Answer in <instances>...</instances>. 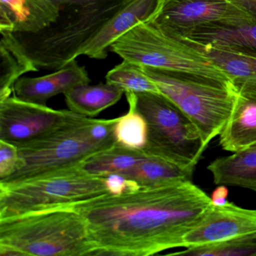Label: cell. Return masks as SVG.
I'll use <instances>...</instances> for the list:
<instances>
[{
  "instance_id": "8fae6325",
  "label": "cell",
  "mask_w": 256,
  "mask_h": 256,
  "mask_svg": "<svg viewBox=\"0 0 256 256\" xmlns=\"http://www.w3.org/2000/svg\"><path fill=\"white\" fill-rule=\"evenodd\" d=\"M256 233V210L228 202L211 204L197 224L184 236V248L202 246Z\"/></svg>"
},
{
  "instance_id": "9c48e42d",
  "label": "cell",
  "mask_w": 256,
  "mask_h": 256,
  "mask_svg": "<svg viewBox=\"0 0 256 256\" xmlns=\"http://www.w3.org/2000/svg\"><path fill=\"white\" fill-rule=\"evenodd\" d=\"M254 22L256 18L228 0H160L148 23L180 41L202 26H238Z\"/></svg>"
},
{
  "instance_id": "83f0119b",
  "label": "cell",
  "mask_w": 256,
  "mask_h": 256,
  "mask_svg": "<svg viewBox=\"0 0 256 256\" xmlns=\"http://www.w3.org/2000/svg\"><path fill=\"white\" fill-rule=\"evenodd\" d=\"M228 190L227 186L218 185V186L212 192L210 197L211 202L212 204L216 206L226 204L228 202Z\"/></svg>"
},
{
  "instance_id": "6da1fadb",
  "label": "cell",
  "mask_w": 256,
  "mask_h": 256,
  "mask_svg": "<svg viewBox=\"0 0 256 256\" xmlns=\"http://www.w3.org/2000/svg\"><path fill=\"white\" fill-rule=\"evenodd\" d=\"M211 204L202 188L184 181L70 206L86 220L96 256H148L184 247V236Z\"/></svg>"
},
{
  "instance_id": "3957f363",
  "label": "cell",
  "mask_w": 256,
  "mask_h": 256,
  "mask_svg": "<svg viewBox=\"0 0 256 256\" xmlns=\"http://www.w3.org/2000/svg\"><path fill=\"white\" fill-rule=\"evenodd\" d=\"M1 256H96L84 217L56 206L0 218Z\"/></svg>"
},
{
  "instance_id": "4fadbf2b",
  "label": "cell",
  "mask_w": 256,
  "mask_h": 256,
  "mask_svg": "<svg viewBox=\"0 0 256 256\" xmlns=\"http://www.w3.org/2000/svg\"><path fill=\"white\" fill-rule=\"evenodd\" d=\"M160 4V0H131L122 7L84 48L80 56L91 59L107 58L112 44L140 22H148Z\"/></svg>"
},
{
  "instance_id": "d6986e66",
  "label": "cell",
  "mask_w": 256,
  "mask_h": 256,
  "mask_svg": "<svg viewBox=\"0 0 256 256\" xmlns=\"http://www.w3.org/2000/svg\"><path fill=\"white\" fill-rule=\"evenodd\" d=\"M124 92L108 83L97 85L80 84L64 95L68 110L88 118H94L116 104Z\"/></svg>"
},
{
  "instance_id": "4dcf8cb0",
  "label": "cell",
  "mask_w": 256,
  "mask_h": 256,
  "mask_svg": "<svg viewBox=\"0 0 256 256\" xmlns=\"http://www.w3.org/2000/svg\"></svg>"
},
{
  "instance_id": "44dd1931",
  "label": "cell",
  "mask_w": 256,
  "mask_h": 256,
  "mask_svg": "<svg viewBox=\"0 0 256 256\" xmlns=\"http://www.w3.org/2000/svg\"><path fill=\"white\" fill-rule=\"evenodd\" d=\"M193 173L192 170H186L170 162L149 155L124 176L134 180L142 187H146L192 181Z\"/></svg>"
},
{
  "instance_id": "ffe728a7",
  "label": "cell",
  "mask_w": 256,
  "mask_h": 256,
  "mask_svg": "<svg viewBox=\"0 0 256 256\" xmlns=\"http://www.w3.org/2000/svg\"><path fill=\"white\" fill-rule=\"evenodd\" d=\"M149 156L140 150H132L116 144L114 146L90 157L79 164L90 174L104 176L110 174L124 175Z\"/></svg>"
},
{
  "instance_id": "8992f818",
  "label": "cell",
  "mask_w": 256,
  "mask_h": 256,
  "mask_svg": "<svg viewBox=\"0 0 256 256\" xmlns=\"http://www.w3.org/2000/svg\"><path fill=\"white\" fill-rule=\"evenodd\" d=\"M110 52L144 67L232 84L202 50L166 35L148 22L138 24L116 40Z\"/></svg>"
},
{
  "instance_id": "9a60e30c",
  "label": "cell",
  "mask_w": 256,
  "mask_h": 256,
  "mask_svg": "<svg viewBox=\"0 0 256 256\" xmlns=\"http://www.w3.org/2000/svg\"><path fill=\"white\" fill-rule=\"evenodd\" d=\"M180 41L198 47H212L256 56V22L238 26H205Z\"/></svg>"
},
{
  "instance_id": "5bb4252c",
  "label": "cell",
  "mask_w": 256,
  "mask_h": 256,
  "mask_svg": "<svg viewBox=\"0 0 256 256\" xmlns=\"http://www.w3.org/2000/svg\"><path fill=\"white\" fill-rule=\"evenodd\" d=\"M60 10L50 0H0V32H40L56 22Z\"/></svg>"
},
{
  "instance_id": "5b68a950",
  "label": "cell",
  "mask_w": 256,
  "mask_h": 256,
  "mask_svg": "<svg viewBox=\"0 0 256 256\" xmlns=\"http://www.w3.org/2000/svg\"><path fill=\"white\" fill-rule=\"evenodd\" d=\"M125 94L128 104L142 114L148 124L144 150L194 172L206 149L194 122L162 94Z\"/></svg>"
},
{
  "instance_id": "ba28073f",
  "label": "cell",
  "mask_w": 256,
  "mask_h": 256,
  "mask_svg": "<svg viewBox=\"0 0 256 256\" xmlns=\"http://www.w3.org/2000/svg\"><path fill=\"white\" fill-rule=\"evenodd\" d=\"M144 70L161 94L194 122L208 148L236 104L238 92L233 85L148 67Z\"/></svg>"
},
{
  "instance_id": "30bf717a",
  "label": "cell",
  "mask_w": 256,
  "mask_h": 256,
  "mask_svg": "<svg viewBox=\"0 0 256 256\" xmlns=\"http://www.w3.org/2000/svg\"><path fill=\"white\" fill-rule=\"evenodd\" d=\"M79 116L70 110H56L10 96L0 101V140L16 145L25 143Z\"/></svg>"
},
{
  "instance_id": "277c9868",
  "label": "cell",
  "mask_w": 256,
  "mask_h": 256,
  "mask_svg": "<svg viewBox=\"0 0 256 256\" xmlns=\"http://www.w3.org/2000/svg\"><path fill=\"white\" fill-rule=\"evenodd\" d=\"M116 120L118 118L94 119L80 115L46 134L16 145L19 154L17 169L0 182H20L79 166L90 157L116 144Z\"/></svg>"
},
{
  "instance_id": "d4e9b609",
  "label": "cell",
  "mask_w": 256,
  "mask_h": 256,
  "mask_svg": "<svg viewBox=\"0 0 256 256\" xmlns=\"http://www.w3.org/2000/svg\"><path fill=\"white\" fill-rule=\"evenodd\" d=\"M172 254L190 256H256V233L210 245L186 248Z\"/></svg>"
},
{
  "instance_id": "7402d4cb",
  "label": "cell",
  "mask_w": 256,
  "mask_h": 256,
  "mask_svg": "<svg viewBox=\"0 0 256 256\" xmlns=\"http://www.w3.org/2000/svg\"><path fill=\"white\" fill-rule=\"evenodd\" d=\"M35 66L6 38L0 41V101L11 96L14 84L25 73L38 72Z\"/></svg>"
},
{
  "instance_id": "ac0fdd59",
  "label": "cell",
  "mask_w": 256,
  "mask_h": 256,
  "mask_svg": "<svg viewBox=\"0 0 256 256\" xmlns=\"http://www.w3.org/2000/svg\"><path fill=\"white\" fill-rule=\"evenodd\" d=\"M194 47L222 70L238 94L256 97V56L212 47Z\"/></svg>"
},
{
  "instance_id": "484cf974",
  "label": "cell",
  "mask_w": 256,
  "mask_h": 256,
  "mask_svg": "<svg viewBox=\"0 0 256 256\" xmlns=\"http://www.w3.org/2000/svg\"><path fill=\"white\" fill-rule=\"evenodd\" d=\"M18 149L14 144L0 140V181L11 176L18 164Z\"/></svg>"
},
{
  "instance_id": "603a6c76",
  "label": "cell",
  "mask_w": 256,
  "mask_h": 256,
  "mask_svg": "<svg viewBox=\"0 0 256 256\" xmlns=\"http://www.w3.org/2000/svg\"><path fill=\"white\" fill-rule=\"evenodd\" d=\"M106 83L114 85L126 92L161 94L155 82L138 64L122 60V62L110 70L106 76Z\"/></svg>"
},
{
  "instance_id": "cb8c5ba5",
  "label": "cell",
  "mask_w": 256,
  "mask_h": 256,
  "mask_svg": "<svg viewBox=\"0 0 256 256\" xmlns=\"http://www.w3.org/2000/svg\"><path fill=\"white\" fill-rule=\"evenodd\" d=\"M148 128L146 120L132 106L128 112L118 118L114 126L116 144L132 150H144L148 142Z\"/></svg>"
},
{
  "instance_id": "52a82bcc",
  "label": "cell",
  "mask_w": 256,
  "mask_h": 256,
  "mask_svg": "<svg viewBox=\"0 0 256 256\" xmlns=\"http://www.w3.org/2000/svg\"><path fill=\"white\" fill-rule=\"evenodd\" d=\"M104 176L79 166L64 168L13 184L0 182V218L74 204L108 194Z\"/></svg>"
},
{
  "instance_id": "f546056e",
  "label": "cell",
  "mask_w": 256,
  "mask_h": 256,
  "mask_svg": "<svg viewBox=\"0 0 256 256\" xmlns=\"http://www.w3.org/2000/svg\"><path fill=\"white\" fill-rule=\"evenodd\" d=\"M50 1L62 8V7L66 6L88 4V2L98 1V0H50Z\"/></svg>"
},
{
  "instance_id": "7a4b0ae2",
  "label": "cell",
  "mask_w": 256,
  "mask_h": 256,
  "mask_svg": "<svg viewBox=\"0 0 256 256\" xmlns=\"http://www.w3.org/2000/svg\"><path fill=\"white\" fill-rule=\"evenodd\" d=\"M131 0H98L61 8L56 22L35 34L2 32L38 70H58L80 56L84 48Z\"/></svg>"
},
{
  "instance_id": "2e32d148",
  "label": "cell",
  "mask_w": 256,
  "mask_h": 256,
  "mask_svg": "<svg viewBox=\"0 0 256 256\" xmlns=\"http://www.w3.org/2000/svg\"><path fill=\"white\" fill-rule=\"evenodd\" d=\"M218 136L220 146L230 152L256 144V97L238 94L233 110Z\"/></svg>"
},
{
  "instance_id": "f1b7e54d",
  "label": "cell",
  "mask_w": 256,
  "mask_h": 256,
  "mask_svg": "<svg viewBox=\"0 0 256 256\" xmlns=\"http://www.w3.org/2000/svg\"><path fill=\"white\" fill-rule=\"evenodd\" d=\"M236 6L248 12L256 18V0H228Z\"/></svg>"
},
{
  "instance_id": "4316f807",
  "label": "cell",
  "mask_w": 256,
  "mask_h": 256,
  "mask_svg": "<svg viewBox=\"0 0 256 256\" xmlns=\"http://www.w3.org/2000/svg\"><path fill=\"white\" fill-rule=\"evenodd\" d=\"M106 188L110 194L114 196L137 191L140 188L138 182L119 174H110L104 176Z\"/></svg>"
},
{
  "instance_id": "7c38bea8",
  "label": "cell",
  "mask_w": 256,
  "mask_h": 256,
  "mask_svg": "<svg viewBox=\"0 0 256 256\" xmlns=\"http://www.w3.org/2000/svg\"><path fill=\"white\" fill-rule=\"evenodd\" d=\"M90 82L86 68L74 60L52 74L20 78L14 84L13 94L23 101L47 106L55 96L66 94L78 85L89 84Z\"/></svg>"
},
{
  "instance_id": "e0dca14e",
  "label": "cell",
  "mask_w": 256,
  "mask_h": 256,
  "mask_svg": "<svg viewBox=\"0 0 256 256\" xmlns=\"http://www.w3.org/2000/svg\"><path fill=\"white\" fill-rule=\"evenodd\" d=\"M208 170L216 185L242 187L256 192V145L217 158L210 163Z\"/></svg>"
}]
</instances>
